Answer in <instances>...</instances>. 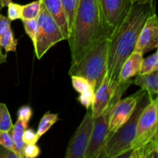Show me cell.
<instances>
[{
	"instance_id": "6da1fadb",
	"label": "cell",
	"mask_w": 158,
	"mask_h": 158,
	"mask_svg": "<svg viewBox=\"0 0 158 158\" xmlns=\"http://www.w3.org/2000/svg\"><path fill=\"white\" fill-rule=\"evenodd\" d=\"M155 12L154 0L133 3L131 11L108 40L106 74L117 80L122 65L134 51L137 40L147 19Z\"/></svg>"
},
{
	"instance_id": "7a4b0ae2",
	"label": "cell",
	"mask_w": 158,
	"mask_h": 158,
	"mask_svg": "<svg viewBox=\"0 0 158 158\" xmlns=\"http://www.w3.org/2000/svg\"><path fill=\"white\" fill-rule=\"evenodd\" d=\"M114 31L106 25L98 0H79L69 30L71 63H77L97 42L110 38Z\"/></svg>"
},
{
	"instance_id": "3957f363",
	"label": "cell",
	"mask_w": 158,
	"mask_h": 158,
	"mask_svg": "<svg viewBox=\"0 0 158 158\" xmlns=\"http://www.w3.org/2000/svg\"><path fill=\"white\" fill-rule=\"evenodd\" d=\"M105 38L94 43L77 63H71L69 75L86 78L94 92L103 81L107 69L108 40Z\"/></svg>"
},
{
	"instance_id": "277c9868",
	"label": "cell",
	"mask_w": 158,
	"mask_h": 158,
	"mask_svg": "<svg viewBox=\"0 0 158 158\" xmlns=\"http://www.w3.org/2000/svg\"><path fill=\"white\" fill-rule=\"evenodd\" d=\"M151 100L147 91H143L131 117L106 140L101 157L118 158L120 154L132 149L139 117Z\"/></svg>"
},
{
	"instance_id": "5b68a950",
	"label": "cell",
	"mask_w": 158,
	"mask_h": 158,
	"mask_svg": "<svg viewBox=\"0 0 158 158\" xmlns=\"http://www.w3.org/2000/svg\"><path fill=\"white\" fill-rule=\"evenodd\" d=\"M133 83V80L120 83L116 89L114 97L102 114L94 118L92 135L84 158H101L109 131L110 120L113 109L123 97L125 91Z\"/></svg>"
},
{
	"instance_id": "8992f818",
	"label": "cell",
	"mask_w": 158,
	"mask_h": 158,
	"mask_svg": "<svg viewBox=\"0 0 158 158\" xmlns=\"http://www.w3.org/2000/svg\"><path fill=\"white\" fill-rule=\"evenodd\" d=\"M37 19V32L33 43L37 59L40 60L50 48L66 40L60 26L41 2Z\"/></svg>"
},
{
	"instance_id": "52a82bcc",
	"label": "cell",
	"mask_w": 158,
	"mask_h": 158,
	"mask_svg": "<svg viewBox=\"0 0 158 158\" xmlns=\"http://www.w3.org/2000/svg\"><path fill=\"white\" fill-rule=\"evenodd\" d=\"M157 112L158 98L156 97L145 106L139 117L132 149L144 144L158 134Z\"/></svg>"
},
{
	"instance_id": "ba28073f",
	"label": "cell",
	"mask_w": 158,
	"mask_h": 158,
	"mask_svg": "<svg viewBox=\"0 0 158 158\" xmlns=\"http://www.w3.org/2000/svg\"><path fill=\"white\" fill-rule=\"evenodd\" d=\"M94 117L91 108L87 109L84 118L71 137L66 151V158H84L92 135Z\"/></svg>"
},
{
	"instance_id": "9c48e42d",
	"label": "cell",
	"mask_w": 158,
	"mask_h": 158,
	"mask_svg": "<svg viewBox=\"0 0 158 158\" xmlns=\"http://www.w3.org/2000/svg\"><path fill=\"white\" fill-rule=\"evenodd\" d=\"M98 3L105 23L113 31L121 24L133 6L131 0H98Z\"/></svg>"
},
{
	"instance_id": "30bf717a",
	"label": "cell",
	"mask_w": 158,
	"mask_h": 158,
	"mask_svg": "<svg viewBox=\"0 0 158 158\" xmlns=\"http://www.w3.org/2000/svg\"><path fill=\"white\" fill-rule=\"evenodd\" d=\"M143 89H140L135 94L125 99H120L111 113L110 120L109 131H108L106 140L113 135L114 132L128 120L133 111L135 109L137 101L140 99V96L143 93Z\"/></svg>"
},
{
	"instance_id": "8fae6325",
	"label": "cell",
	"mask_w": 158,
	"mask_h": 158,
	"mask_svg": "<svg viewBox=\"0 0 158 158\" xmlns=\"http://www.w3.org/2000/svg\"><path fill=\"white\" fill-rule=\"evenodd\" d=\"M158 47V19L153 13L147 19L137 40L134 51L143 55Z\"/></svg>"
},
{
	"instance_id": "7c38bea8",
	"label": "cell",
	"mask_w": 158,
	"mask_h": 158,
	"mask_svg": "<svg viewBox=\"0 0 158 158\" xmlns=\"http://www.w3.org/2000/svg\"><path fill=\"white\" fill-rule=\"evenodd\" d=\"M119 83L117 80H112L106 73L103 81L97 90L94 92L91 111L93 117L95 118L104 111L110 101L114 97Z\"/></svg>"
},
{
	"instance_id": "4fadbf2b",
	"label": "cell",
	"mask_w": 158,
	"mask_h": 158,
	"mask_svg": "<svg viewBox=\"0 0 158 158\" xmlns=\"http://www.w3.org/2000/svg\"><path fill=\"white\" fill-rule=\"evenodd\" d=\"M143 54L139 52H134L128 56L122 65V67L117 76V80L119 83L131 80L138 75L143 60Z\"/></svg>"
},
{
	"instance_id": "5bb4252c",
	"label": "cell",
	"mask_w": 158,
	"mask_h": 158,
	"mask_svg": "<svg viewBox=\"0 0 158 158\" xmlns=\"http://www.w3.org/2000/svg\"><path fill=\"white\" fill-rule=\"evenodd\" d=\"M41 2L48 12L56 22L63 35L67 40L69 38V29L61 0H41Z\"/></svg>"
},
{
	"instance_id": "9a60e30c",
	"label": "cell",
	"mask_w": 158,
	"mask_h": 158,
	"mask_svg": "<svg viewBox=\"0 0 158 158\" xmlns=\"http://www.w3.org/2000/svg\"><path fill=\"white\" fill-rule=\"evenodd\" d=\"M133 83L147 91L152 99L158 94V70L146 74H138Z\"/></svg>"
},
{
	"instance_id": "2e32d148",
	"label": "cell",
	"mask_w": 158,
	"mask_h": 158,
	"mask_svg": "<svg viewBox=\"0 0 158 158\" xmlns=\"http://www.w3.org/2000/svg\"><path fill=\"white\" fill-rule=\"evenodd\" d=\"M131 158H158V134L144 144L132 149Z\"/></svg>"
},
{
	"instance_id": "e0dca14e",
	"label": "cell",
	"mask_w": 158,
	"mask_h": 158,
	"mask_svg": "<svg viewBox=\"0 0 158 158\" xmlns=\"http://www.w3.org/2000/svg\"><path fill=\"white\" fill-rule=\"evenodd\" d=\"M28 122L17 119V121L12 126V129L9 131L15 144L16 153L21 158H24L23 155V150L25 147V143L23 140V135L24 131L28 127Z\"/></svg>"
},
{
	"instance_id": "ac0fdd59",
	"label": "cell",
	"mask_w": 158,
	"mask_h": 158,
	"mask_svg": "<svg viewBox=\"0 0 158 158\" xmlns=\"http://www.w3.org/2000/svg\"><path fill=\"white\" fill-rule=\"evenodd\" d=\"M59 120L58 114H52L50 112H46L40 120L39 123L38 129H37V134L40 137L44 135L53 124H55Z\"/></svg>"
},
{
	"instance_id": "d6986e66",
	"label": "cell",
	"mask_w": 158,
	"mask_h": 158,
	"mask_svg": "<svg viewBox=\"0 0 158 158\" xmlns=\"http://www.w3.org/2000/svg\"><path fill=\"white\" fill-rule=\"evenodd\" d=\"M156 70H158L157 51L147 58L143 59L139 74L150 73H153Z\"/></svg>"
},
{
	"instance_id": "ffe728a7",
	"label": "cell",
	"mask_w": 158,
	"mask_h": 158,
	"mask_svg": "<svg viewBox=\"0 0 158 158\" xmlns=\"http://www.w3.org/2000/svg\"><path fill=\"white\" fill-rule=\"evenodd\" d=\"M40 6H41V0H36L23 6L21 19H36L40 13Z\"/></svg>"
},
{
	"instance_id": "44dd1931",
	"label": "cell",
	"mask_w": 158,
	"mask_h": 158,
	"mask_svg": "<svg viewBox=\"0 0 158 158\" xmlns=\"http://www.w3.org/2000/svg\"><path fill=\"white\" fill-rule=\"evenodd\" d=\"M65 14H66V20H67L69 29L70 30L75 16L76 11L78 6L79 0H61Z\"/></svg>"
},
{
	"instance_id": "7402d4cb",
	"label": "cell",
	"mask_w": 158,
	"mask_h": 158,
	"mask_svg": "<svg viewBox=\"0 0 158 158\" xmlns=\"http://www.w3.org/2000/svg\"><path fill=\"white\" fill-rule=\"evenodd\" d=\"M13 123L6 105L0 103V131L9 132L12 129Z\"/></svg>"
},
{
	"instance_id": "603a6c76",
	"label": "cell",
	"mask_w": 158,
	"mask_h": 158,
	"mask_svg": "<svg viewBox=\"0 0 158 158\" xmlns=\"http://www.w3.org/2000/svg\"><path fill=\"white\" fill-rule=\"evenodd\" d=\"M16 46L17 40L14 38L13 32L10 28L0 40V47L3 48L6 52H15L16 50Z\"/></svg>"
},
{
	"instance_id": "cb8c5ba5",
	"label": "cell",
	"mask_w": 158,
	"mask_h": 158,
	"mask_svg": "<svg viewBox=\"0 0 158 158\" xmlns=\"http://www.w3.org/2000/svg\"><path fill=\"white\" fill-rule=\"evenodd\" d=\"M72 84L73 88L79 94H83L89 89H94L89 80L79 76H71Z\"/></svg>"
},
{
	"instance_id": "d4e9b609",
	"label": "cell",
	"mask_w": 158,
	"mask_h": 158,
	"mask_svg": "<svg viewBox=\"0 0 158 158\" xmlns=\"http://www.w3.org/2000/svg\"><path fill=\"white\" fill-rule=\"evenodd\" d=\"M24 26L25 31L28 36L30 38L32 43H34L35 39V35L37 32V19H22Z\"/></svg>"
},
{
	"instance_id": "484cf974",
	"label": "cell",
	"mask_w": 158,
	"mask_h": 158,
	"mask_svg": "<svg viewBox=\"0 0 158 158\" xmlns=\"http://www.w3.org/2000/svg\"><path fill=\"white\" fill-rule=\"evenodd\" d=\"M8 18L10 21H14L16 19H20L22 18L23 6L17 3H13L11 2L8 5Z\"/></svg>"
},
{
	"instance_id": "4316f807",
	"label": "cell",
	"mask_w": 158,
	"mask_h": 158,
	"mask_svg": "<svg viewBox=\"0 0 158 158\" xmlns=\"http://www.w3.org/2000/svg\"><path fill=\"white\" fill-rule=\"evenodd\" d=\"M94 97V89H89V90L86 91V92L80 94V96L77 98V100L87 110L90 108L91 106H92Z\"/></svg>"
},
{
	"instance_id": "83f0119b",
	"label": "cell",
	"mask_w": 158,
	"mask_h": 158,
	"mask_svg": "<svg viewBox=\"0 0 158 158\" xmlns=\"http://www.w3.org/2000/svg\"><path fill=\"white\" fill-rule=\"evenodd\" d=\"M40 148L37 146L36 143L34 144H26L23 150V157L35 158L40 156Z\"/></svg>"
},
{
	"instance_id": "f1b7e54d",
	"label": "cell",
	"mask_w": 158,
	"mask_h": 158,
	"mask_svg": "<svg viewBox=\"0 0 158 158\" xmlns=\"http://www.w3.org/2000/svg\"><path fill=\"white\" fill-rule=\"evenodd\" d=\"M0 144L16 153L15 144H14V142L9 132L0 131Z\"/></svg>"
},
{
	"instance_id": "f546056e",
	"label": "cell",
	"mask_w": 158,
	"mask_h": 158,
	"mask_svg": "<svg viewBox=\"0 0 158 158\" xmlns=\"http://www.w3.org/2000/svg\"><path fill=\"white\" fill-rule=\"evenodd\" d=\"M40 139V137L37 134L34 130L26 128V131H24L23 135V140L24 141L25 144H34L36 143L37 141Z\"/></svg>"
},
{
	"instance_id": "4dcf8cb0",
	"label": "cell",
	"mask_w": 158,
	"mask_h": 158,
	"mask_svg": "<svg viewBox=\"0 0 158 158\" xmlns=\"http://www.w3.org/2000/svg\"><path fill=\"white\" fill-rule=\"evenodd\" d=\"M17 115H18V118L17 119H19V120L29 123L32 115V108L29 106H21L19 109L18 112H17Z\"/></svg>"
},
{
	"instance_id": "1f68e13d",
	"label": "cell",
	"mask_w": 158,
	"mask_h": 158,
	"mask_svg": "<svg viewBox=\"0 0 158 158\" xmlns=\"http://www.w3.org/2000/svg\"><path fill=\"white\" fill-rule=\"evenodd\" d=\"M11 28V21L9 18L0 13V40Z\"/></svg>"
},
{
	"instance_id": "d6a6232c",
	"label": "cell",
	"mask_w": 158,
	"mask_h": 158,
	"mask_svg": "<svg viewBox=\"0 0 158 158\" xmlns=\"http://www.w3.org/2000/svg\"><path fill=\"white\" fill-rule=\"evenodd\" d=\"M0 158H20L15 151L0 144Z\"/></svg>"
},
{
	"instance_id": "836d02e7",
	"label": "cell",
	"mask_w": 158,
	"mask_h": 158,
	"mask_svg": "<svg viewBox=\"0 0 158 158\" xmlns=\"http://www.w3.org/2000/svg\"><path fill=\"white\" fill-rule=\"evenodd\" d=\"M6 59H7V55L2 53V52L1 50V47H0V64H2L3 63H6Z\"/></svg>"
},
{
	"instance_id": "e575fe53",
	"label": "cell",
	"mask_w": 158,
	"mask_h": 158,
	"mask_svg": "<svg viewBox=\"0 0 158 158\" xmlns=\"http://www.w3.org/2000/svg\"><path fill=\"white\" fill-rule=\"evenodd\" d=\"M12 2V0H0V7L2 9L3 7L8 6V5Z\"/></svg>"
},
{
	"instance_id": "d590c367",
	"label": "cell",
	"mask_w": 158,
	"mask_h": 158,
	"mask_svg": "<svg viewBox=\"0 0 158 158\" xmlns=\"http://www.w3.org/2000/svg\"><path fill=\"white\" fill-rule=\"evenodd\" d=\"M131 1L132 2V3H146L153 0H131Z\"/></svg>"
},
{
	"instance_id": "8d00e7d4",
	"label": "cell",
	"mask_w": 158,
	"mask_h": 158,
	"mask_svg": "<svg viewBox=\"0 0 158 158\" xmlns=\"http://www.w3.org/2000/svg\"><path fill=\"white\" fill-rule=\"evenodd\" d=\"M0 9H1V7H0Z\"/></svg>"
}]
</instances>
